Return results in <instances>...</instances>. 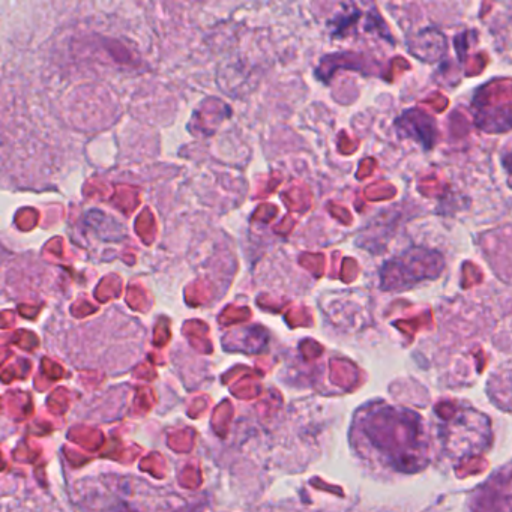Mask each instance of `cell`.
Listing matches in <instances>:
<instances>
[{
  "label": "cell",
  "mask_w": 512,
  "mask_h": 512,
  "mask_svg": "<svg viewBox=\"0 0 512 512\" xmlns=\"http://www.w3.org/2000/svg\"><path fill=\"white\" fill-rule=\"evenodd\" d=\"M395 128H397L401 136L418 142L425 151H430L436 145V121L419 109L406 110L395 121Z\"/></svg>",
  "instance_id": "3957f363"
},
{
  "label": "cell",
  "mask_w": 512,
  "mask_h": 512,
  "mask_svg": "<svg viewBox=\"0 0 512 512\" xmlns=\"http://www.w3.org/2000/svg\"><path fill=\"white\" fill-rule=\"evenodd\" d=\"M502 164L505 167V172L508 173L509 187L512 188V148H509V151L503 155Z\"/></svg>",
  "instance_id": "277c9868"
},
{
  "label": "cell",
  "mask_w": 512,
  "mask_h": 512,
  "mask_svg": "<svg viewBox=\"0 0 512 512\" xmlns=\"http://www.w3.org/2000/svg\"><path fill=\"white\" fill-rule=\"evenodd\" d=\"M475 124L485 133L512 130V80H493L476 91L472 104Z\"/></svg>",
  "instance_id": "7a4b0ae2"
},
{
  "label": "cell",
  "mask_w": 512,
  "mask_h": 512,
  "mask_svg": "<svg viewBox=\"0 0 512 512\" xmlns=\"http://www.w3.org/2000/svg\"><path fill=\"white\" fill-rule=\"evenodd\" d=\"M419 424L416 413L394 407H380L370 413L368 431L374 448L391 458L392 463L400 470L416 469L415 464L421 461L425 448L424 443L398 439L400 433Z\"/></svg>",
  "instance_id": "6da1fadb"
}]
</instances>
